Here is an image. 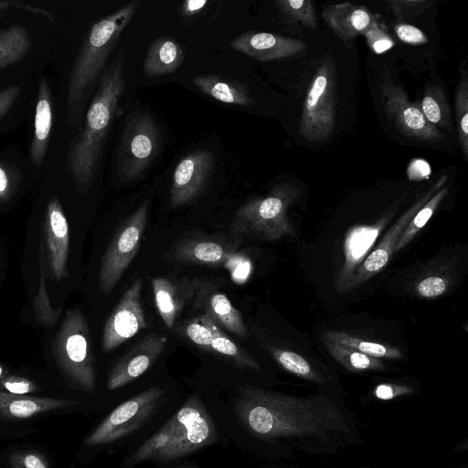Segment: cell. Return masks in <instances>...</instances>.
Listing matches in <instances>:
<instances>
[{
    "mask_svg": "<svg viewBox=\"0 0 468 468\" xmlns=\"http://www.w3.org/2000/svg\"><path fill=\"white\" fill-rule=\"evenodd\" d=\"M219 429L203 399L191 394L166 421L122 459V468L141 463L167 465L218 442Z\"/></svg>",
    "mask_w": 468,
    "mask_h": 468,
    "instance_id": "cell-1",
    "label": "cell"
},
{
    "mask_svg": "<svg viewBox=\"0 0 468 468\" xmlns=\"http://www.w3.org/2000/svg\"><path fill=\"white\" fill-rule=\"evenodd\" d=\"M124 52L120 51L103 71L86 112L80 133L72 140L66 164L76 187L92 184L110 128L124 90Z\"/></svg>",
    "mask_w": 468,
    "mask_h": 468,
    "instance_id": "cell-2",
    "label": "cell"
},
{
    "mask_svg": "<svg viewBox=\"0 0 468 468\" xmlns=\"http://www.w3.org/2000/svg\"><path fill=\"white\" fill-rule=\"evenodd\" d=\"M140 3L133 0L97 20L86 34L69 77L66 105L70 125L80 123L84 107L105 70L106 62Z\"/></svg>",
    "mask_w": 468,
    "mask_h": 468,
    "instance_id": "cell-3",
    "label": "cell"
},
{
    "mask_svg": "<svg viewBox=\"0 0 468 468\" xmlns=\"http://www.w3.org/2000/svg\"><path fill=\"white\" fill-rule=\"evenodd\" d=\"M300 195L290 184L276 185L263 197L244 203L235 213L230 230L237 236L262 240H277L293 234L287 211Z\"/></svg>",
    "mask_w": 468,
    "mask_h": 468,
    "instance_id": "cell-4",
    "label": "cell"
},
{
    "mask_svg": "<svg viewBox=\"0 0 468 468\" xmlns=\"http://www.w3.org/2000/svg\"><path fill=\"white\" fill-rule=\"evenodd\" d=\"M52 348L67 377L83 390L93 392L96 388V360L89 324L80 310L67 312Z\"/></svg>",
    "mask_w": 468,
    "mask_h": 468,
    "instance_id": "cell-5",
    "label": "cell"
},
{
    "mask_svg": "<svg viewBox=\"0 0 468 468\" xmlns=\"http://www.w3.org/2000/svg\"><path fill=\"white\" fill-rule=\"evenodd\" d=\"M167 391L161 387L145 388L118 404L86 438L87 446H111L130 438L163 409Z\"/></svg>",
    "mask_w": 468,
    "mask_h": 468,
    "instance_id": "cell-6",
    "label": "cell"
},
{
    "mask_svg": "<svg viewBox=\"0 0 468 468\" xmlns=\"http://www.w3.org/2000/svg\"><path fill=\"white\" fill-rule=\"evenodd\" d=\"M160 146L158 127L148 112L127 115L117 153L118 178L122 182L139 178L156 158Z\"/></svg>",
    "mask_w": 468,
    "mask_h": 468,
    "instance_id": "cell-7",
    "label": "cell"
},
{
    "mask_svg": "<svg viewBox=\"0 0 468 468\" xmlns=\"http://www.w3.org/2000/svg\"><path fill=\"white\" fill-rule=\"evenodd\" d=\"M336 80L335 66L330 58L317 69L307 91L299 133L311 143L327 140L335 129Z\"/></svg>",
    "mask_w": 468,
    "mask_h": 468,
    "instance_id": "cell-8",
    "label": "cell"
},
{
    "mask_svg": "<svg viewBox=\"0 0 468 468\" xmlns=\"http://www.w3.org/2000/svg\"><path fill=\"white\" fill-rule=\"evenodd\" d=\"M150 200H144L124 220L112 239L99 271V285L104 294L110 293L136 256L147 223Z\"/></svg>",
    "mask_w": 468,
    "mask_h": 468,
    "instance_id": "cell-9",
    "label": "cell"
},
{
    "mask_svg": "<svg viewBox=\"0 0 468 468\" xmlns=\"http://www.w3.org/2000/svg\"><path fill=\"white\" fill-rule=\"evenodd\" d=\"M181 332L196 346L222 356L239 368L261 370L255 357L243 346L236 344L221 327L205 314L185 322Z\"/></svg>",
    "mask_w": 468,
    "mask_h": 468,
    "instance_id": "cell-10",
    "label": "cell"
},
{
    "mask_svg": "<svg viewBox=\"0 0 468 468\" xmlns=\"http://www.w3.org/2000/svg\"><path fill=\"white\" fill-rule=\"evenodd\" d=\"M381 97L387 115L402 134L429 144H438L442 140L443 134L427 121L420 103L410 101L400 86L385 81L381 87Z\"/></svg>",
    "mask_w": 468,
    "mask_h": 468,
    "instance_id": "cell-11",
    "label": "cell"
},
{
    "mask_svg": "<svg viewBox=\"0 0 468 468\" xmlns=\"http://www.w3.org/2000/svg\"><path fill=\"white\" fill-rule=\"evenodd\" d=\"M446 181L447 176H441L398 218L386 232L380 242L375 246L363 262L356 269L344 292L362 284L383 270L395 251L396 245L411 218L433 194L443 186Z\"/></svg>",
    "mask_w": 468,
    "mask_h": 468,
    "instance_id": "cell-12",
    "label": "cell"
},
{
    "mask_svg": "<svg viewBox=\"0 0 468 468\" xmlns=\"http://www.w3.org/2000/svg\"><path fill=\"white\" fill-rule=\"evenodd\" d=\"M141 292L142 280L137 278L125 290L108 317L101 339V348L104 353L116 349L146 327Z\"/></svg>",
    "mask_w": 468,
    "mask_h": 468,
    "instance_id": "cell-13",
    "label": "cell"
},
{
    "mask_svg": "<svg viewBox=\"0 0 468 468\" xmlns=\"http://www.w3.org/2000/svg\"><path fill=\"white\" fill-rule=\"evenodd\" d=\"M213 167L214 156L207 150H196L182 157L172 176L170 208L189 204L198 197L211 177Z\"/></svg>",
    "mask_w": 468,
    "mask_h": 468,
    "instance_id": "cell-14",
    "label": "cell"
},
{
    "mask_svg": "<svg viewBox=\"0 0 468 468\" xmlns=\"http://www.w3.org/2000/svg\"><path fill=\"white\" fill-rule=\"evenodd\" d=\"M166 344L167 337L163 334L145 335L111 368L106 381L107 389L118 390L138 379L159 358Z\"/></svg>",
    "mask_w": 468,
    "mask_h": 468,
    "instance_id": "cell-15",
    "label": "cell"
},
{
    "mask_svg": "<svg viewBox=\"0 0 468 468\" xmlns=\"http://www.w3.org/2000/svg\"><path fill=\"white\" fill-rule=\"evenodd\" d=\"M44 250L51 275L57 281L68 276L69 232L68 221L58 197L48 200L43 222ZM43 246V245H42Z\"/></svg>",
    "mask_w": 468,
    "mask_h": 468,
    "instance_id": "cell-16",
    "label": "cell"
},
{
    "mask_svg": "<svg viewBox=\"0 0 468 468\" xmlns=\"http://www.w3.org/2000/svg\"><path fill=\"white\" fill-rule=\"evenodd\" d=\"M239 237L192 236L182 239L174 249V259L180 262L207 267L225 266L238 253Z\"/></svg>",
    "mask_w": 468,
    "mask_h": 468,
    "instance_id": "cell-17",
    "label": "cell"
},
{
    "mask_svg": "<svg viewBox=\"0 0 468 468\" xmlns=\"http://www.w3.org/2000/svg\"><path fill=\"white\" fill-rule=\"evenodd\" d=\"M229 45L238 52L261 62L292 57L306 48V44L302 40L255 31L237 36Z\"/></svg>",
    "mask_w": 468,
    "mask_h": 468,
    "instance_id": "cell-18",
    "label": "cell"
},
{
    "mask_svg": "<svg viewBox=\"0 0 468 468\" xmlns=\"http://www.w3.org/2000/svg\"><path fill=\"white\" fill-rule=\"evenodd\" d=\"M396 210L397 205L388 208L373 225L356 226L347 233L344 243L345 262L337 282L339 291L344 292L350 277L367 258L378 235L390 221Z\"/></svg>",
    "mask_w": 468,
    "mask_h": 468,
    "instance_id": "cell-19",
    "label": "cell"
},
{
    "mask_svg": "<svg viewBox=\"0 0 468 468\" xmlns=\"http://www.w3.org/2000/svg\"><path fill=\"white\" fill-rule=\"evenodd\" d=\"M193 298L195 306L201 309L202 314L208 315L219 327L239 336H247L248 331L239 311L212 283L197 282Z\"/></svg>",
    "mask_w": 468,
    "mask_h": 468,
    "instance_id": "cell-20",
    "label": "cell"
},
{
    "mask_svg": "<svg viewBox=\"0 0 468 468\" xmlns=\"http://www.w3.org/2000/svg\"><path fill=\"white\" fill-rule=\"evenodd\" d=\"M322 16L334 34L342 40H350L364 35L378 24L366 6L351 3L328 5L323 10Z\"/></svg>",
    "mask_w": 468,
    "mask_h": 468,
    "instance_id": "cell-21",
    "label": "cell"
},
{
    "mask_svg": "<svg viewBox=\"0 0 468 468\" xmlns=\"http://www.w3.org/2000/svg\"><path fill=\"white\" fill-rule=\"evenodd\" d=\"M197 282L176 281L165 277L152 280L156 309L165 324L171 328L186 303L194 297Z\"/></svg>",
    "mask_w": 468,
    "mask_h": 468,
    "instance_id": "cell-22",
    "label": "cell"
},
{
    "mask_svg": "<svg viewBox=\"0 0 468 468\" xmlns=\"http://www.w3.org/2000/svg\"><path fill=\"white\" fill-rule=\"evenodd\" d=\"M53 123V100L49 83L41 76L34 112L33 135L29 155L33 165L39 167L45 161Z\"/></svg>",
    "mask_w": 468,
    "mask_h": 468,
    "instance_id": "cell-23",
    "label": "cell"
},
{
    "mask_svg": "<svg viewBox=\"0 0 468 468\" xmlns=\"http://www.w3.org/2000/svg\"><path fill=\"white\" fill-rule=\"evenodd\" d=\"M182 46L171 36L155 38L148 48L143 69L148 77H157L176 71L183 63Z\"/></svg>",
    "mask_w": 468,
    "mask_h": 468,
    "instance_id": "cell-24",
    "label": "cell"
},
{
    "mask_svg": "<svg viewBox=\"0 0 468 468\" xmlns=\"http://www.w3.org/2000/svg\"><path fill=\"white\" fill-rule=\"evenodd\" d=\"M193 83L203 93L218 101L239 106L254 104L247 86L238 80L217 74H206L195 77Z\"/></svg>",
    "mask_w": 468,
    "mask_h": 468,
    "instance_id": "cell-25",
    "label": "cell"
},
{
    "mask_svg": "<svg viewBox=\"0 0 468 468\" xmlns=\"http://www.w3.org/2000/svg\"><path fill=\"white\" fill-rule=\"evenodd\" d=\"M76 400L16 395L0 391V414L15 419H27L42 412L67 408Z\"/></svg>",
    "mask_w": 468,
    "mask_h": 468,
    "instance_id": "cell-26",
    "label": "cell"
},
{
    "mask_svg": "<svg viewBox=\"0 0 468 468\" xmlns=\"http://www.w3.org/2000/svg\"><path fill=\"white\" fill-rule=\"evenodd\" d=\"M32 47L33 38L25 27L13 25L0 30V69L22 60Z\"/></svg>",
    "mask_w": 468,
    "mask_h": 468,
    "instance_id": "cell-27",
    "label": "cell"
},
{
    "mask_svg": "<svg viewBox=\"0 0 468 468\" xmlns=\"http://www.w3.org/2000/svg\"><path fill=\"white\" fill-rule=\"evenodd\" d=\"M258 339L262 348L286 371L309 380H321L317 371L301 354L286 346H282L271 339L263 337H258Z\"/></svg>",
    "mask_w": 468,
    "mask_h": 468,
    "instance_id": "cell-28",
    "label": "cell"
},
{
    "mask_svg": "<svg viewBox=\"0 0 468 468\" xmlns=\"http://www.w3.org/2000/svg\"><path fill=\"white\" fill-rule=\"evenodd\" d=\"M322 339L352 347L365 355L378 359H398L402 357L400 350L396 346L364 339L342 331H325L322 334Z\"/></svg>",
    "mask_w": 468,
    "mask_h": 468,
    "instance_id": "cell-29",
    "label": "cell"
},
{
    "mask_svg": "<svg viewBox=\"0 0 468 468\" xmlns=\"http://www.w3.org/2000/svg\"><path fill=\"white\" fill-rule=\"evenodd\" d=\"M420 109L427 121L435 127L451 131V109L444 90L434 83L426 86L422 95Z\"/></svg>",
    "mask_w": 468,
    "mask_h": 468,
    "instance_id": "cell-30",
    "label": "cell"
},
{
    "mask_svg": "<svg viewBox=\"0 0 468 468\" xmlns=\"http://www.w3.org/2000/svg\"><path fill=\"white\" fill-rule=\"evenodd\" d=\"M330 356L350 370L363 371L379 369L383 367L380 359L365 355L352 347L322 340Z\"/></svg>",
    "mask_w": 468,
    "mask_h": 468,
    "instance_id": "cell-31",
    "label": "cell"
},
{
    "mask_svg": "<svg viewBox=\"0 0 468 468\" xmlns=\"http://www.w3.org/2000/svg\"><path fill=\"white\" fill-rule=\"evenodd\" d=\"M447 193L448 188L441 187L415 213L403 230L396 245L395 252H399L405 248L415 238L431 218Z\"/></svg>",
    "mask_w": 468,
    "mask_h": 468,
    "instance_id": "cell-32",
    "label": "cell"
},
{
    "mask_svg": "<svg viewBox=\"0 0 468 468\" xmlns=\"http://www.w3.org/2000/svg\"><path fill=\"white\" fill-rule=\"evenodd\" d=\"M452 283L450 271L440 269L423 272L413 283L416 295L424 299H434L446 293Z\"/></svg>",
    "mask_w": 468,
    "mask_h": 468,
    "instance_id": "cell-33",
    "label": "cell"
},
{
    "mask_svg": "<svg viewBox=\"0 0 468 468\" xmlns=\"http://www.w3.org/2000/svg\"><path fill=\"white\" fill-rule=\"evenodd\" d=\"M455 112L458 128V140L462 154L468 157V78L463 67L460 71V79L455 92Z\"/></svg>",
    "mask_w": 468,
    "mask_h": 468,
    "instance_id": "cell-34",
    "label": "cell"
},
{
    "mask_svg": "<svg viewBox=\"0 0 468 468\" xmlns=\"http://www.w3.org/2000/svg\"><path fill=\"white\" fill-rule=\"evenodd\" d=\"M43 247L40 244L38 261H39V282L37 293L33 302V309L36 319L45 326H53L61 314V310L52 309L46 288V274L43 260Z\"/></svg>",
    "mask_w": 468,
    "mask_h": 468,
    "instance_id": "cell-35",
    "label": "cell"
},
{
    "mask_svg": "<svg viewBox=\"0 0 468 468\" xmlns=\"http://www.w3.org/2000/svg\"><path fill=\"white\" fill-rule=\"evenodd\" d=\"M276 5L289 19L299 22L311 29H316L315 12L310 0H279Z\"/></svg>",
    "mask_w": 468,
    "mask_h": 468,
    "instance_id": "cell-36",
    "label": "cell"
},
{
    "mask_svg": "<svg viewBox=\"0 0 468 468\" xmlns=\"http://www.w3.org/2000/svg\"><path fill=\"white\" fill-rule=\"evenodd\" d=\"M388 4L397 20L404 22L421 15L432 5L433 2L429 0H390Z\"/></svg>",
    "mask_w": 468,
    "mask_h": 468,
    "instance_id": "cell-37",
    "label": "cell"
},
{
    "mask_svg": "<svg viewBox=\"0 0 468 468\" xmlns=\"http://www.w3.org/2000/svg\"><path fill=\"white\" fill-rule=\"evenodd\" d=\"M18 184L16 169L8 162L0 158V202L8 200Z\"/></svg>",
    "mask_w": 468,
    "mask_h": 468,
    "instance_id": "cell-38",
    "label": "cell"
},
{
    "mask_svg": "<svg viewBox=\"0 0 468 468\" xmlns=\"http://www.w3.org/2000/svg\"><path fill=\"white\" fill-rule=\"evenodd\" d=\"M364 36L368 47L376 54L385 53L395 45L393 38L378 24L370 27Z\"/></svg>",
    "mask_w": 468,
    "mask_h": 468,
    "instance_id": "cell-39",
    "label": "cell"
},
{
    "mask_svg": "<svg viewBox=\"0 0 468 468\" xmlns=\"http://www.w3.org/2000/svg\"><path fill=\"white\" fill-rule=\"evenodd\" d=\"M395 33L399 39L410 45H422L428 42V37L419 28L412 25L398 23L394 27Z\"/></svg>",
    "mask_w": 468,
    "mask_h": 468,
    "instance_id": "cell-40",
    "label": "cell"
},
{
    "mask_svg": "<svg viewBox=\"0 0 468 468\" xmlns=\"http://www.w3.org/2000/svg\"><path fill=\"white\" fill-rule=\"evenodd\" d=\"M225 267L229 271L236 282L246 281L251 271L250 261L238 253L227 261Z\"/></svg>",
    "mask_w": 468,
    "mask_h": 468,
    "instance_id": "cell-41",
    "label": "cell"
},
{
    "mask_svg": "<svg viewBox=\"0 0 468 468\" xmlns=\"http://www.w3.org/2000/svg\"><path fill=\"white\" fill-rule=\"evenodd\" d=\"M2 385L9 393L16 395H26L37 389L33 382L19 377H10L5 379Z\"/></svg>",
    "mask_w": 468,
    "mask_h": 468,
    "instance_id": "cell-42",
    "label": "cell"
},
{
    "mask_svg": "<svg viewBox=\"0 0 468 468\" xmlns=\"http://www.w3.org/2000/svg\"><path fill=\"white\" fill-rule=\"evenodd\" d=\"M11 464L13 468H48L43 458L33 452L13 455Z\"/></svg>",
    "mask_w": 468,
    "mask_h": 468,
    "instance_id": "cell-43",
    "label": "cell"
},
{
    "mask_svg": "<svg viewBox=\"0 0 468 468\" xmlns=\"http://www.w3.org/2000/svg\"><path fill=\"white\" fill-rule=\"evenodd\" d=\"M20 92L19 85H12L0 90V121L15 104Z\"/></svg>",
    "mask_w": 468,
    "mask_h": 468,
    "instance_id": "cell-44",
    "label": "cell"
},
{
    "mask_svg": "<svg viewBox=\"0 0 468 468\" xmlns=\"http://www.w3.org/2000/svg\"><path fill=\"white\" fill-rule=\"evenodd\" d=\"M207 0H186L178 6V15L185 19H194L209 5Z\"/></svg>",
    "mask_w": 468,
    "mask_h": 468,
    "instance_id": "cell-45",
    "label": "cell"
},
{
    "mask_svg": "<svg viewBox=\"0 0 468 468\" xmlns=\"http://www.w3.org/2000/svg\"><path fill=\"white\" fill-rule=\"evenodd\" d=\"M397 387L388 384L378 385L375 390L376 396L380 399H390L396 394Z\"/></svg>",
    "mask_w": 468,
    "mask_h": 468,
    "instance_id": "cell-46",
    "label": "cell"
},
{
    "mask_svg": "<svg viewBox=\"0 0 468 468\" xmlns=\"http://www.w3.org/2000/svg\"><path fill=\"white\" fill-rule=\"evenodd\" d=\"M175 468H197V467H194V466H190V465H180V466H177V467H175Z\"/></svg>",
    "mask_w": 468,
    "mask_h": 468,
    "instance_id": "cell-47",
    "label": "cell"
},
{
    "mask_svg": "<svg viewBox=\"0 0 468 468\" xmlns=\"http://www.w3.org/2000/svg\"><path fill=\"white\" fill-rule=\"evenodd\" d=\"M3 373H4V369H3V367L0 366V378L3 376Z\"/></svg>",
    "mask_w": 468,
    "mask_h": 468,
    "instance_id": "cell-48",
    "label": "cell"
}]
</instances>
